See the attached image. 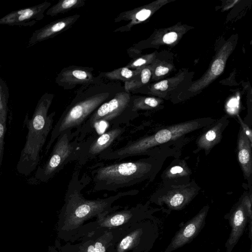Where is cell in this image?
I'll list each match as a JSON object with an SVG mask.
<instances>
[{
    "instance_id": "83f0119b",
    "label": "cell",
    "mask_w": 252,
    "mask_h": 252,
    "mask_svg": "<svg viewBox=\"0 0 252 252\" xmlns=\"http://www.w3.org/2000/svg\"><path fill=\"white\" fill-rule=\"evenodd\" d=\"M169 71V68L163 66H158L155 69V74L156 76H160L167 74Z\"/></svg>"
},
{
    "instance_id": "484cf974",
    "label": "cell",
    "mask_w": 252,
    "mask_h": 252,
    "mask_svg": "<svg viewBox=\"0 0 252 252\" xmlns=\"http://www.w3.org/2000/svg\"><path fill=\"white\" fill-rule=\"evenodd\" d=\"M177 35L175 32H168L163 36L162 39L165 43L171 44L176 40Z\"/></svg>"
},
{
    "instance_id": "44dd1931",
    "label": "cell",
    "mask_w": 252,
    "mask_h": 252,
    "mask_svg": "<svg viewBox=\"0 0 252 252\" xmlns=\"http://www.w3.org/2000/svg\"><path fill=\"white\" fill-rule=\"evenodd\" d=\"M225 57H220L216 59L213 63L210 71L209 72V75L205 77V80L202 81V84L209 82L221 73L224 69L225 65Z\"/></svg>"
},
{
    "instance_id": "52a82bcc",
    "label": "cell",
    "mask_w": 252,
    "mask_h": 252,
    "mask_svg": "<svg viewBox=\"0 0 252 252\" xmlns=\"http://www.w3.org/2000/svg\"><path fill=\"white\" fill-rule=\"evenodd\" d=\"M130 100V94L127 92L116 94L108 101L103 103L88 118L86 122L80 128V131L84 133L90 128H94L100 122H109L116 119L124 112Z\"/></svg>"
},
{
    "instance_id": "6da1fadb",
    "label": "cell",
    "mask_w": 252,
    "mask_h": 252,
    "mask_svg": "<svg viewBox=\"0 0 252 252\" xmlns=\"http://www.w3.org/2000/svg\"><path fill=\"white\" fill-rule=\"evenodd\" d=\"M83 188L78 175L74 173L57 223L58 236L64 241L74 242L82 237L87 221L119 209V206H112L113 203L124 196L131 195L133 192H119L105 198L90 200L86 199L82 194Z\"/></svg>"
},
{
    "instance_id": "ac0fdd59",
    "label": "cell",
    "mask_w": 252,
    "mask_h": 252,
    "mask_svg": "<svg viewBox=\"0 0 252 252\" xmlns=\"http://www.w3.org/2000/svg\"><path fill=\"white\" fill-rule=\"evenodd\" d=\"M85 0H61L49 8L46 14L50 16H55L73 9L81 7L85 4Z\"/></svg>"
},
{
    "instance_id": "cb8c5ba5",
    "label": "cell",
    "mask_w": 252,
    "mask_h": 252,
    "mask_svg": "<svg viewBox=\"0 0 252 252\" xmlns=\"http://www.w3.org/2000/svg\"><path fill=\"white\" fill-rule=\"evenodd\" d=\"M5 129L6 123L0 121V168L2 165L3 157Z\"/></svg>"
},
{
    "instance_id": "d6986e66",
    "label": "cell",
    "mask_w": 252,
    "mask_h": 252,
    "mask_svg": "<svg viewBox=\"0 0 252 252\" xmlns=\"http://www.w3.org/2000/svg\"><path fill=\"white\" fill-rule=\"evenodd\" d=\"M139 70V69L133 70L125 66L105 72L104 76L110 79L119 80L125 82L135 76Z\"/></svg>"
},
{
    "instance_id": "9a60e30c",
    "label": "cell",
    "mask_w": 252,
    "mask_h": 252,
    "mask_svg": "<svg viewBox=\"0 0 252 252\" xmlns=\"http://www.w3.org/2000/svg\"><path fill=\"white\" fill-rule=\"evenodd\" d=\"M125 131L121 127L112 128L97 137L90 145L86 155L88 158L99 155L104 152L114 141L120 136Z\"/></svg>"
},
{
    "instance_id": "7a4b0ae2",
    "label": "cell",
    "mask_w": 252,
    "mask_h": 252,
    "mask_svg": "<svg viewBox=\"0 0 252 252\" xmlns=\"http://www.w3.org/2000/svg\"><path fill=\"white\" fill-rule=\"evenodd\" d=\"M53 97V94H44L38 100L32 119L26 117L25 120L28 132L16 165L17 171L24 176L30 175L36 168L41 150L53 128L55 112L48 115V112Z\"/></svg>"
},
{
    "instance_id": "9c48e42d",
    "label": "cell",
    "mask_w": 252,
    "mask_h": 252,
    "mask_svg": "<svg viewBox=\"0 0 252 252\" xmlns=\"http://www.w3.org/2000/svg\"><path fill=\"white\" fill-rule=\"evenodd\" d=\"M51 3L45 1L36 5L12 11L0 19V25L32 26L42 20Z\"/></svg>"
},
{
    "instance_id": "3957f363",
    "label": "cell",
    "mask_w": 252,
    "mask_h": 252,
    "mask_svg": "<svg viewBox=\"0 0 252 252\" xmlns=\"http://www.w3.org/2000/svg\"><path fill=\"white\" fill-rule=\"evenodd\" d=\"M152 169V164L143 160L108 164L92 171L94 190L115 191L129 187L143 180Z\"/></svg>"
},
{
    "instance_id": "5bb4252c",
    "label": "cell",
    "mask_w": 252,
    "mask_h": 252,
    "mask_svg": "<svg viewBox=\"0 0 252 252\" xmlns=\"http://www.w3.org/2000/svg\"><path fill=\"white\" fill-rule=\"evenodd\" d=\"M196 192V190L192 187L182 186L169 191L161 200L170 209L179 210L189 203Z\"/></svg>"
},
{
    "instance_id": "2e32d148",
    "label": "cell",
    "mask_w": 252,
    "mask_h": 252,
    "mask_svg": "<svg viewBox=\"0 0 252 252\" xmlns=\"http://www.w3.org/2000/svg\"><path fill=\"white\" fill-rule=\"evenodd\" d=\"M252 144L249 139L240 130L238 141V159L242 167L244 174L249 178L252 173Z\"/></svg>"
},
{
    "instance_id": "8992f818",
    "label": "cell",
    "mask_w": 252,
    "mask_h": 252,
    "mask_svg": "<svg viewBox=\"0 0 252 252\" xmlns=\"http://www.w3.org/2000/svg\"><path fill=\"white\" fill-rule=\"evenodd\" d=\"M76 132L72 133L71 130H65L56 139L50 156L42 166L37 168L35 173L36 179L46 182L59 172L65 165L77 156H80L78 140L73 138Z\"/></svg>"
},
{
    "instance_id": "4fadbf2b",
    "label": "cell",
    "mask_w": 252,
    "mask_h": 252,
    "mask_svg": "<svg viewBox=\"0 0 252 252\" xmlns=\"http://www.w3.org/2000/svg\"><path fill=\"white\" fill-rule=\"evenodd\" d=\"M94 77L92 72L83 67H69L62 70L57 78V82L60 85L65 84L69 86L78 84L91 83Z\"/></svg>"
},
{
    "instance_id": "ffe728a7",
    "label": "cell",
    "mask_w": 252,
    "mask_h": 252,
    "mask_svg": "<svg viewBox=\"0 0 252 252\" xmlns=\"http://www.w3.org/2000/svg\"><path fill=\"white\" fill-rule=\"evenodd\" d=\"M8 89L6 83L0 78V121L5 123L8 114Z\"/></svg>"
},
{
    "instance_id": "ba28073f",
    "label": "cell",
    "mask_w": 252,
    "mask_h": 252,
    "mask_svg": "<svg viewBox=\"0 0 252 252\" xmlns=\"http://www.w3.org/2000/svg\"><path fill=\"white\" fill-rule=\"evenodd\" d=\"M252 200L246 196L230 216L231 231L226 247L230 252L242 235L249 219L252 220Z\"/></svg>"
},
{
    "instance_id": "4316f807",
    "label": "cell",
    "mask_w": 252,
    "mask_h": 252,
    "mask_svg": "<svg viewBox=\"0 0 252 252\" xmlns=\"http://www.w3.org/2000/svg\"><path fill=\"white\" fill-rule=\"evenodd\" d=\"M167 80H162L154 85V88L157 90L165 91L167 89L168 86Z\"/></svg>"
},
{
    "instance_id": "d4e9b609",
    "label": "cell",
    "mask_w": 252,
    "mask_h": 252,
    "mask_svg": "<svg viewBox=\"0 0 252 252\" xmlns=\"http://www.w3.org/2000/svg\"><path fill=\"white\" fill-rule=\"evenodd\" d=\"M238 118L239 119L241 126L242 130L243 131L244 133L249 139L250 143L252 144V132L249 126L245 124L242 120L238 116Z\"/></svg>"
},
{
    "instance_id": "5b68a950",
    "label": "cell",
    "mask_w": 252,
    "mask_h": 252,
    "mask_svg": "<svg viewBox=\"0 0 252 252\" xmlns=\"http://www.w3.org/2000/svg\"><path fill=\"white\" fill-rule=\"evenodd\" d=\"M108 93H102L89 96L69 105L63 112L53 128L46 147V154L59 136L65 130L83 124L85 120L109 97Z\"/></svg>"
},
{
    "instance_id": "30bf717a",
    "label": "cell",
    "mask_w": 252,
    "mask_h": 252,
    "mask_svg": "<svg viewBox=\"0 0 252 252\" xmlns=\"http://www.w3.org/2000/svg\"><path fill=\"white\" fill-rule=\"evenodd\" d=\"M209 208L204 207L177 232L164 252H171L188 243L201 230L205 222Z\"/></svg>"
},
{
    "instance_id": "277c9868",
    "label": "cell",
    "mask_w": 252,
    "mask_h": 252,
    "mask_svg": "<svg viewBox=\"0 0 252 252\" xmlns=\"http://www.w3.org/2000/svg\"><path fill=\"white\" fill-rule=\"evenodd\" d=\"M202 124L192 121L178 124L162 128L156 133L128 143L125 146L113 151H106L99 155L104 159H123L138 155L149 149L168 141L175 140L201 126Z\"/></svg>"
},
{
    "instance_id": "603a6c76",
    "label": "cell",
    "mask_w": 252,
    "mask_h": 252,
    "mask_svg": "<svg viewBox=\"0 0 252 252\" xmlns=\"http://www.w3.org/2000/svg\"><path fill=\"white\" fill-rule=\"evenodd\" d=\"M188 174V170L180 165L172 167L166 173L167 176L169 178L178 177Z\"/></svg>"
},
{
    "instance_id": "7c38bea8",
    "label": "cell",
    "mask_w": 252,
    "mask_h": 252,
    "mask_svg": "<svg viewBox=\"0 0 252 252\" xmlns=\"http://www.w3.org/2000/svg\"><path fill=\"white\" fill-rule=\"evenodd\" d=\"M75 14L53 21L33 32L30 38L29 46L51 38L70 28L80 18Z\"/></svg>"
},
{
    "instance_id": "7402d4cb",
    "label": "cell",
    "mask_w": 252,
    "mask_h": 252,
    "mask_svg": "<svg viewBox=\"0 0 252 252\" xmlns=\"http://www.w3.org/2000/svg\"><path fill=\"white\" fill-rule=\"evenodd\" d=\"M158 104V101L154 97L137 98L133 101L132 110L154 108Z\"/></svg>"
},
{
    "instance_id": "8fae6325",
    "label": "cell",
    "mask_w": 252,
    "mask_h": 252,
    "mask_svg": "<svg viewBox=\"0 0 252 252\" xmlns=\"http://www.w3.org/2000/svg\"><path fill=\"white\" fill-rule=\"evenodd\" d=\"M114 236L115 229L90 232L83 237L78 252H111Z\"/></svg>"
},
{
    "instance_id": "e0dca14e",
    "label": "cell",
    "mask_w": 252,
    "mask_h": 252,
    "mask_svg": "<svg viewBox=\"0 0 252 252\" xmlns=\"http://www.w3.org/2000/svg\"><path fill=\"white\" fill-rule=\"evenodd\" d=\"M225 125L224 122H217L198 138L197 142L198 147L206 150L212 149L220 140Z\"/></svg>"
}]
</instances>
